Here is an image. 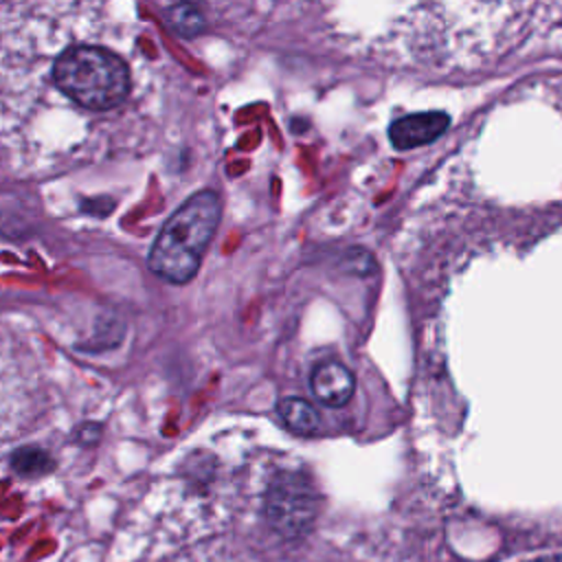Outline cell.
Instances as JSON below:
<instances>
[{
  "label": "cell",
  "mask_w": 562,
  "mask_h": 562,
  "mask_svg": "<svg viewBox=\"0 0 562 562\" xmlns=\"http://www.w3.org/2000/svg\"><path fill=\"white\" fill-rule=\"evenodd\" d=\"M220 215L222 204L215 191L193 193L162 224L149 250V268L171 283L193 279L217 231Z\"/></svg>",
  "instance_id": "1"
},
{
  "label": "cell",
  "mask_w": 562,
  "mask_h": 562,
  "mask_svg": "<svg viewBox=\"0 0 562 562\" xmlns=\"http://www.w3.org/2000/svg\"><path fill=\"white\" fill-rule=\"evenodd\" d=\"M53 79L66 97L90 110H110L130 92L125 61L116 53L90 44L59 53L53 64Z\"/></svg>",
  "instance_id": "2"
},
{
  "label": "cell",
  "mask_w": 562,
  "mask_h": 562,
  "mask_svg": "<svg viewBox=\"0 0 562 562\" xmlns=\"http://www.w3.org/2000/svg\"><path fill=\"white\" fill-rule=\"evenodd\" d=\"M318 509V496L305 474L281 472L266 494V516L285 536L305 533Z\"/></svg>",
  "instance_id": "3"
},
{
  "label": "cell",
  "mask_w": 562,
  "mask_h": 562,
  "mask_svg": "<svg viewBox=\"0 0 562 562\" xmlns=\"http://www.w3.org/2000/svg\"><path fill=\"white\" fill-rule=\"evenodd\" d=\"M448 114L432 110V112H415L406 114L391 123L389 138L395 149H413L432 143L448 130Z\"/></svg>",
  "instance_id": "4"
},
{
  "label": "cell",
  "mask_w": 562,
  "mask_h": 562,
  "mask_svg": "<svg viewBox=\"0 0 562 562\" xmlns=\"http://www.w3.org/2000/svg\"><path fill=\"white\" fill-rule=\"evenodd\" d=\"M310 389L321 404L338 408V406H345L353 397L356 380H353V373L342 362L329 360V362L318 364L312 371Z\"/></svg>",
  "instance_id": "5"
},
{
  "label": "cell",
  "mask_w": 562,
  "mask_h": 562,
  "mask_svg": "<svg viewBox=\"0 0 562 562\" xmlns=\"http://www.w3.org/2000/svg\"><path fill=\"white\" fill-rule=\"evenodd\" d=\"M277 413L283 424L296 435H314L321 428L318 411L303 397H281L277 404Z\"/></svg>",
  "instance_id": "6"
},
{
  "label": "cell",
  "mask_w": 562,
  "mask_h": 562,
  "mask_svg": "<svg viewBox=\"0 0 562 562\" xmlns=\"http://www.w3.org/2000/svg\"><path fill=\"white\" fill-rule=\"evenodd\" d=\"M167 24L182 37H195L206 29V20L202 15V11L195 4L189 2H180L167 9L165 13Z\"/></svg>",
  "instance_id": "7"
},
{
  "label": "cell",
  "mask_w": 562,
  "mask_h": 562,
  "mask_svg": "<svg viewBox=\"0 0 562 562\" xmlns=\"http://www.w3.org/2000/svg\"><path fill=\"white\" fill-rule=\"evenodd\" d=\"M13 468L20 472V474H26V476H33V474H44L53 468V461L50 457L40 450V448H22L13 454Z\"/></svg>",
  "instance_id": "8"
},
{
  "label": "cell",
  "mask_w": 562,
  "mask_h": 562,
  "mask_svg": "<svg viewBox=\"0 0 562 562\" xmlns=\"http://www.w3.org/2000/svg\"><path fill=\"white\" fill-rule=\"evenodd\" d=\"M529 562H562V555H542V558H536Z\"/></svg>",
  "instance_id": "9"
}]
</instances>
